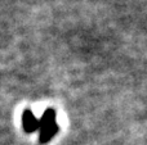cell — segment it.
<instances>
[{"instance_id": "cell-1", "label": "cell", "mask_w": 147, "mask_h": 145, "mask_svg": "<svg viewBox=\"0 0 147 145\" xmlns=\"http://www.w3.org/2000/svg\"><path fill=\"white\" fill-rule=\"evenodd\" d=\"M39 130H40L39 140L43 144L48 143L58 132V126L56 123V112L53 109H47L44 112L41 120L39 121Z\"/></svg>"}, {"instance_id": "cell-2", "label": "cell", "mask_w": 147, "mask_h": 145, "mask_svg": "<svg viewBox=\"0 0 147 145\" xmlns=\"http://www.w3.org/2000/svg\"><path fill=\"white\" fill-rule=\"evenodd\" d=\"M23 128L26 132H34L39 128V121L34 117L31 110H26L23 114Z\"/></svg>"}]
</instances>
